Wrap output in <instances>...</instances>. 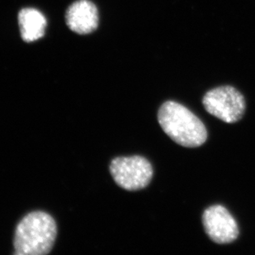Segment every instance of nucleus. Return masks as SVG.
Listing matches in <instances>:
<instances>
[{
    "label": "nucleus",
    "instance_id": "7",
    "mask_svg": "<svg viewBox=\"0 0 255 255\" xmlns=\"http://www.w3.org/2000/svg\"><path fill=\"white\" fill-rule=\"evenodd\" d=\"M20 31L26 42H32L43 36L46 31V17L38 10L27 7L18 14Z\"/></svg>",
    "mask_w": 255,
    "mask_h": 255
},
{
    "label": "nucleus",
    "instance_id": "3",
    "mask_svg": "<svg viewBox=\"0 0 255 255\" xmlns=\"http://www.w3.org/2000/svg\"><path fill=\"white\" fill-rule=\"evenodd\" d=\"M110 172L116 183L128 191L146 188L153 177L151 164L139 155L115 158L110 164Z\"/></svg>",
    "mask_w": 255,
    "mask_h": 255
},
{
    "label": "nucleus",
    "instance_id": "1",
    "mask_svg": "<svg viewBox=\"0 0 255 255\" xmlns=\"http://www.w3.org/2000/svg\"><path fill=\"white\" fill-rule=\"evenodd\" d=\"M57 236L53 217L44 212L25 216L15 231L14 255H45L51 252Z\"/></svg>",
    "mask_w": 255,
    "mask_h": 255
},
{
    "label": "nucleus",
    "instance_id": "4",
    "mask_svg": "<svg viewBox=\"0 0 255 255\" xmlns=\"http://www.w3.org/2000/svg\"><path fill=\"white\" fill-rule=\"evenodd\" d=\"M202 104L208 114L227 123L239 122L246 110L243 95L228 85L209 90L203 97Z\"/></svg>",
    "mask_w": 255,
    "mask_h": 255
},
{
    "label": "nucleus",
    "instance_id": "2",
    "mask_svg": "<svg viewBox=\"0 0 255 255\" xmlns=\"http://www.w3.org/2000/svg\"><path fill=\"white\" fill-rule=\"evenodd\" d=\"M158 121L166 135L182 146L196 148L207 140V129L202 121L176 102L168 101L160 107Z\"/></svg>",
    "mask_w": 255,
    "mask_h": 255
},
{
    "label": "nucleus",
    "instance_id": "6",
    "mask_svg": "<svg viewBox=\"0 0 255 255\" xmlns=\"http://www.w3.org/2000/svg\"><path fill=\"white\" fill-rule=\"evenodd\" d=\"M65 19L68 27L76 33H91L99 25V12L93 2L79 0L69 7Z\"/></svg>",
    "mask_w": 255,
    "mask_h": 255
},
{
    "label": "nucleus",
    "instance_id": "5",
    "mask_svg": "<svg viewBox=\"0 0 255 255\" xmlns=\"http://www.w3.org/2000/svg\"><path fill=\"white\" fill-rule=\"evenodd\" d=\"M202 224L207 236L215 243L227 245L238 238L239 229L236 220L220 205L212 206L205 211Z\"/></svg>",
    "mask_w": 255,
    "mask_h": 255
}]
</instances>
